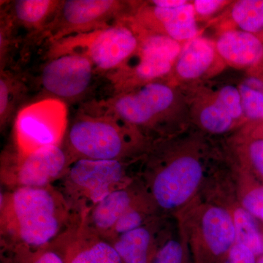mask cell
I'll list each match as a JSON object with an SVG mask.
<instances>
[{"mask_svg":"<svg viewBox=\"0 0 263 263\" xmlns=\"http://www.w3.org/2000/svg\"><path fill=\"white\" fill-rule=\"evenodd\" d=\"M54 186L1 193L0 246L37 251L56 243L80 221Z\"/></svg>","mask_w":263,"mask_h":263,"instance_id":"6da1fadb","label":"cell"},{"mask_svg":"<svg viewBox=\"0 0 263 263\" xmlns=\"http://www.w3.org/2000/svg\"><path fill=\"white\" fill-rule=\"evenodd\" d=\"M62 145L73 162L79 159L130 160L147 149L138 129L102 110L78 115Z\"/></svg>","mask_w":263,"mask_h":263,"instance_id":"7a4b0ae2","label":"cell"},{"mask_svg":"<svg viewBox=\"0 0 263 263\" xmlns=\"http://www.w3.org/2000/svg\"><path fill=\"white\" fill-rule=\"evenodd\" d=\"M139 179L164 216H174L189 205L206 179L203 164L191 152L148 158L142 164Z\"/></svg>","mask_w":263,"mask_h":263,"instance_id":"3957f363","label":"cell"},{"mask_svg":"<svg viewBox=\"0 0 263 263\" xmlns=\"http://www.w3.org/2000/svg\"><path fill=\"white\" fill-rule=\"evenodd\" d=\"M136 159L96 160L79 159L71 163L54 186L72 208L82 216L105 197L139 179Z\"/></svg>","mask_w":263,"mask_h":263,"instance_id":"277c9868","label":"cell"},{"mask_svg":"<svg viewBox=\"0 0 263 263\" xmlns=\"http://www.w3.org/2000/svg\"><path fill=\"white\" fill-rule=\"evenodd\" d=\"M174 216L193 263H221L235 245V228L230 212L200 194Z\"/></svg>","mask_w":263,"mask_h":263,"instance_id":"5b68a950","label":"cell"},{"mask_svg":"<svg viewBox=\"0 0 263 263\" xmlns=\"http://www.w3.org/2000/svg\"><path fill=\"white\" fill-rule=\"evenodd\" d=\"M125 21L126 18L120 19L100 30L53 43L51 57L78 52L89 58L95 70L108 74L115 72L139 47L140 39L136 31Z\"/></svg>","mask_w":263,"mask_h":263,"instance_id":"8992f818","label":"cell"},{"mask_svg":"<svg viewBox=\"0 0 263 263\" xmlns=\"http://www.w3.org/2000/svg\"><path fill=\"white\" fill-rule=\"evenodd\" d=\"M72 162L63 145L27 155L13 146L2 155L1 183L7 190L51 186L65 174Z\"/></svg>","mask_w":263,"mask_h":263,"instance_id":"52a82bcc","label":"cell"},{"mask_svg":"<svg viewBox=\"0 0 263 263\" xmlns=\"http://www.w3.org/2000/svg\"><path fill=\"white\" fill-rule=\"evenodd\" d=\"M68 129L65 102L48 98L24 107L14 122V147L27 155L43 148L62 146Z\"/></svg>","mask_w":263,"mask_h":263,"instance_id":"ba28073f","label":"cell"},{"mask_svg":"<svg viewBox=\"0 0 263 263\" xmlns=\"http://www.w3.org/2000/svg\"><path fill=\"white\" fill-rule=\"evenodd\" d=\"M125 3L117 0H65L42 32L34 38L52 43L88 34L111 25L124 15Z\"/></svg>","mask_w":263,"mask_h":263,"instance_id":"9c48e42d","label":"cell"},{"mask_svg":"<svg viewBox=\"0 0 263 263\" xmlns=\"http://www.w3.org/2000/svg\"><path fill=\"white\" fill-rule=\"evenodd\" d=\"M174 93L167 85L148 82L136 91H122L100 103V110L129 125L146 127L172 105Z\"/></svg>","mask_w":263,"mask_h":263,"instance_id":"30bf717a","label":"cell"},{"mask_svg":"<svg viewBox=\"0 0 263 263\" xmlns=\"http://www.w3.org/2000/svg\"><path fill=\"white\" fill-rule=\"evenodd\" d=\"M95 67L89 58L78 52H67L51 57L41 75L43 89L65 102L84 96L94 77Z\"/></svg>","mask_w":263,"mask_h":263,"instance_id":"8fae6325","label":"cell"},{"mask_svg":"<svg viewBox=\"0 0 263 263\" xmlns=\"http://www.w3.org/2000/svg\"><path fill=\"white\" fill-rule=\"evenodd\" d=\"M182 48L178 41L161 33L145 36L140 40L138 63L132 67L130 73L110 79L118 92L124 91L132 79L150 81L169 73ZM117 92V93H118Z\"/></svg>","mask_w":263,"mask_h":263,"instance_id":"7c38bea8","label":"cell"},{"mask_svg":"<svg viewBox=\"0 0 263 263\" xmlns=\"http://www.w3.org/2000/svg\"><path fill=\"white\" fill-rule=\"evenodd\" d=\"M56 245L65 263H124L113 245L86 224L84 215Z\"/></svg>","mask_w":263,"mask_h":263,"instance_id":"4fadbf2b","label":"cell"},{"mask_svg":"<svg viewBox=\"0 0 263 263\" xmlns=\"http://www.w3.org/2000/svg\"><path fill=\"white\" fill-rule=\"evenodd\" d=\"M205 200L226 208L233 219L235 231V243L248 247L257 257L262 254V231L258 221L240 205L237 200L231 179H222L212 182L207 188Z\"/></svg>","mask_w":263,"mask_h":263,"instance_id":"5bb4252c","label":"cell"},{"mask_svg":"<svg viewBox=\"0 0 263 263\" xmlns=\"http://www.w3.org/2000/svg\"><path fill=\"white\" fill-rule=\"evenodd\" d=\"M151 197L140 179L110 193L84 214L86 224L107 240L114 226L124 214Z\"/></svg>","mask_w":263,"mask_h":263,"instance_id":"9a60e30c","label":"cell"},{"mask_svg":"<svg viewBox=\"0 0 263 263\" xmlns=\"http://www.w3.org/2000/svg\"><path fill=\"white\" fill-rule=\"evenodd\" d=\"M166 217L161 216L110 242L124 263H150Z\"/></svg>","mask_w":263,"mask_h":263,"instance_id":"2e32d148","label":"cell"},{"mask_svg":"<svg viewBox=\"0 0 263 263\" xmlns=\"http://www.w3.org/2000/svg\"><path fill=\"white\" fill-rule=\"evenodd\" d=\"M216 49L227 62L251 67L263 61V42L257 35L243 30H230L218 39Z\"/></svg>","mask_w":263,"mask_h":263,"instance_id":"e0dca14e","label":"cell"},{"mask_svg":"<svg viewBox=\"0 0 263 263\" xmlns=\"http://www.w3.org/2000/svg\"><path fill=\"white\" fill-rule=\"evenodd\" d=\"M61 1L55 0H16L5 8L15 27H24L34 40L51 22Z\"/></svg>","mask_w":263,"mask_h":263,"instance_id":"ac0fdd59","label":"cell"},{"mask_svg":"<svg viewBox=\"0 0 263 263\" xmlns=\"http://www.w3.org/2000/svg\"><path fill=\"white\" fill-rule=\"evenodd\" d=\"M153 18L164 29L166 35L175 41H190L196 37L197 27L193 4L186 3L174 8L154 6Z\"/></svg>","mask_w":263,"mask_h":263,"instance_id":"d6986e66","label":"cell"},{"mask_svg":"<svg viewBox=\"0 0 263 263\" xmlns=\"http://www.w3.org/2000/svg\"><path fill=\"white\" fill-rule=\"evenodd\" d=\"M215 57V48L209 40L196 37L190 40L181 49L176 63L178 75L194 79L205 73Z\"/></svg>","mask_w":263,"mask_h":263,"instance_id":"ffe728a7","label":"cell"},{"mask_svg":"<svg viewBox=\"0 0 263 263\" xmlns=\"http://www.w3.org/2000/svg\"><path fill=\"white\" fill-rule=\"evenodd\" d=\"M231 180L240 205L263 223V183L242 167L235 171Z\"/></svg>","mask_w":263,"mask_h":263,"instance_id":"44dd1931","label":"cell"},{"mask_svg":"<svg viewBox=\"0 0 263 263\" xmlns=\"http://www.w3.org/2000/svg\"><path fill=\"white\" fill-rule=\"evenodd\" d=\"M27 94L23 81L9 70L0 76V126L3 131L14 118L15 111Z\"/></svg>","mask_w":263,"mask_h":263,"instance_id":"7402d4cb","label":"cell"},{"mask_svg":"<svg viewBox=\"0 0 263 263\" xmlns=\"http://www.w3.org/2000/svg\"><path fill=\"white\" fill-rule=\"evenodd\" d=\"M150 263H193L187 243L179 229L173 235L164 227Z\"/></svg>","mask_w":263,"mask_h":263,"instance_id":"603a6c76","label":"cell"},{"mask_svg":"<svg viewBox=\"0 0 263 263\" xmlns=\"http://www.w3.org/2000/svg\"><path fill=\"white\" fill-rule=\"evenodd\" d=\"M232 17L241 30L257 34L263 31V0H240L232 9Z\"/></svg>","mask_w":263,"mask_h":263,"instance_id":"cb8c5ba5","label":"cell"},{"mask_svg":"<svg viewBox=\"0 0 263 263\" xmlns=\"http://www.w3.org/2000/svg\"><path fill=\"white\" fill-rule=\"evenodd\" d=\"M1 263H65L56 243L37 251L1 247Z\"/></svg>","mask_w":263,"mask_h":263,"instance_id":"d4e9b609","label":"cell"},{"mask_svg":"<svg viewBox=\"0 0 263 263\" xmlns=\"http://www.w3.org/2000/svg\"><path fill=\"white\" fill-rule=\"evenodd\" d=\"M15 24L4 8L1 10V27H0V63L1 71L6 70L7 66L11 63L13 52L16 47Z\"/></svg>","mask_w":263,"mask_h":263,"instance_id":"484cf974","label":"cell"},{"mask_svg":"<svg viewBox=\"0 0 263 263\" xmlns=\"http://www.w3.org/2000/svg\"><path fill=\"white\" fill-rule=\"evenodd\" d=\"M200 121L202 127L207 131L221 134L229 130L234 119L224 109L214 103L202 110Z\"/></svg>","mask_w":263,"mask_h":263,"instance_id":"4316f807","label":"cell"},{"mask_svg":"<svg viewBox=\"0 0 263 263\" xmlns=\"http://www.w3.org/2000/svg\"><path fill=\"white\" fill-rule=\"evenodd\" d=\"M243 114L249 120L263 122V91L256 89L248 84L240 85Z\"/></svg>","mask_w":263,"mask_h":263,"instance_id":"83f0119b","label":"cell"},{"mask_svg":"<svg viewBox=\"0 0 263 263\" xmlns=\"http://www.w3.org/2000/svg\"><path fill=\"white\" fill-rule=\"evenodd\" d=\"M245 155V162L241 167L263 183V136L247 142Z\"/></svg>","mask_w":263,"mask_h":263,"instance_id":"f1b7e54d","label":"cell"},{"mask_svg":"<svg viewBox=\"0 0 263 263\" xmlns=\"http://www.w3.org/2000/svg\"><path fill=\"white\" fill-rule=\"evenodd\" d=\"M214 103L224 109L234 120L243 114L239 89L235 86H226L223 87L218 93Z\"/></svg>","mask_w":263,"mask_h":263,"instance_id":"f546056e","label":"cell"},{"mask_svg":"<svg viewBox=\"0 0 263 263\" xmlns=\"http://www.w3.org/2000/svg\"><path fill=\"white\" fill-rule=\"evenodd\" d=\"M257 257L248 247L235 243L221 263H257Z\"/></svg>","mask_w":263,"mask_h":263,"instance_id":"4dcf8cb0","label":"cell"},{"mask_svg":"<svg viewBox=\"0 0 263 263\" xmlns=\"http://www.w3.org/2000/svg\"><path fill=\"white\" fill-rule=\"evenodd\" d=\"M224 3L220 0H195L193 6L197 14L209 15L219 9Z\"/></svg>","mask_w":263,"mask_h":263,"instance_id":"1f68e13d","label":"cell"},{"mask_svg":"<svg viewBox=\"0 0 263 263\" xmlns=\"http://www.w3.org/2000/svg\"><path fill=\"white\" fill-rule=\"evenodd\" d=\"M154 6L164 8H174L187 3L184 0H155L152 2Z\"/></svg>","mask_w":263,"mask_h":263,"instance_id":"d6a6232c","label":"cell"},{"mask_svg":"<svg viewBox=\"0 0 263 263\" xmlns=\"http://www.w3.org/2000/svg\"><path fill=\"white\" fill-rule=\"evenodd\" d=\"M257 263H263V256L261 255L257 257Z\"/></svg>","mask_w":263,"mask_h":263,"instance_id":"836d02e7","label":"cell"},{"mask_svg":"<svg viewBox=\"0 0 263 263\" xmlns=\"http://www.w3.org/2000/svg\"><path fill=\"white\" fill-rule=\"evenodd\" d=\"M257 35L258 36V37L259 38H260L261 40H262V41L263 42V31L262 32L259 33V34H257Z\"/></svg>","mask_w":263,"mask_h":263,"instance_id":"e575fe53","label":"cell"},{"mask_svg":"<svg viewBox=\"0 0 263 263\" xmlns=\"http://www.w3.org/2000/svg\"><path fill=\"white\" fill-rule=\"evenodd\" d=\"M262 236H263V230H262ZM262 255L263 256V238H262Z\"/></svg>","mask_w":263,"mask_h":263,"instance_id":"d590c367","label":"cell"},{"mask_svg":"<svg viewBox=\"0 0 263 263\" xmlns=\"http://www.w3.org/2000/svg\"><path fill=\"white\" fill-rule=\"evenodd\" d=\"M260 81H261V80H260ZM261 82H262V84H263V81H261Z\"/></svg>","mask_w":263,"mask_h":263,"instance_id":"8d00e7d4","label":"cell"}]
</instances>
